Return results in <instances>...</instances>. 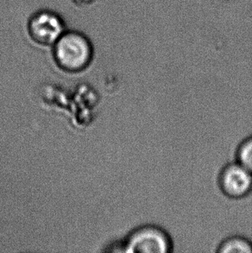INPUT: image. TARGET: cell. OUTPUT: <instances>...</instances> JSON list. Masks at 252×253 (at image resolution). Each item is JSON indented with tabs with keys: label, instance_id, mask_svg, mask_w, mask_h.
<instances>
[{
	"label": "cell",
	"instance_id": "6da1fadb",
	"mask_svg": "<svg viewBox=\"0 0 252 253\" xmlns=\"http://www.w3.org/2000/svg\"><path fill=\"white\" fill-rule=\"evenodd\" d=\"M52 47L55 63L66 72H81L92 62V42L81 31L67 30Z\"/></svg>",
	"mask_w": 252,
	"mask_h": 253
},
{
	"label": "cell",
	"instance_id": "7a4b0ae2",
	"mask_svg": "<svg viewBox=\"0 0 252 253\" xmlns=\"http://www.w3.org/2000/svg\"><path fill=\"white\" fill-rule=\"evenodd\" d=\"M126 253H173V243L168 233L161 226L144 224L128 234L124 243Z\"/></svg>",
	"mask_w": 252,
	"mask_h": 253
},
{
	"label": "cell",
	"instance_id": "3957f363",
	"mask_svg": "<svg viewBox=\"0 0 252 253\" xmlns=\"http://www.w3.org/2000/svg\"><path fill=\"white\" fill-rule=\"evenodd\" d=\"M66 31L63 17L55 10H38L28 19V35L41 46H52Z\"/></svg>",
	"mask_w": 252,
	"mask_h": 253
},
{
	"label": "cell",
	"instance_id": "277c9868",
	"mask_svg": "<svg viewBox=\"0 0 252 253\" xmlns=\"http://www.w3.org/2000/svg\"><path fill=\"white\" fill-rule=\"evenodd\" d=\"M218 184L228 198L246 202V197L252 193V173L239 162H232L222 169Z\"/></svg>",
	"mask_w": 252,
	"mask_h": 253
},
{
	"label": "cell",
	"instance_id": "5b68a950",
	"mask_svg": "<svg viewBox=\"0 0 252 253\" xmlns=\"http://www.w3.org/2000/svg\"><path fill=\"white\" fill-rule=\"evenodd\" d=\"M216 253H252V241L239 234L231 235L222 240Z\"/></svg>",
	"mask_w": 252,
	"mask_h": 253
},
{
	"label": "cell",
	"instance_id": "8992f818",
	"mask_svg": "<svg viewBox=\"0 0 252 253\" xmlns=\"http://www.w3.org/2000/svg\"><path fill=\"white\" fill-rule=\"evenodd\" d=\"M237 162L252 173V136L240 144L237 152Z\"/></svg>",
	"mask_w": 252,
	"mask_h": 253
}]
</instances>
